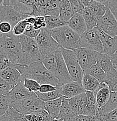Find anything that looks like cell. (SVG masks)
Returning a JSON list of instances; mask_svg holds the SVG:
<instances>
[{"instance_id": "obj_1", "label": "cell", "mask_w": 117, "mask_h": 121, "mask_svg": "<svg viewBox=\"0 0 117 121\" xmlns=\"http://www.w3.org/2000/svg\"><path fill=\"white\" fill-rule=\"evenodd\" d=\"M16 69L22 75V80L31 79L36 80L39 84H50L54 86L60 85L58 79L45 67L42 61H38L27 66L16 65Z\"/></svg>"}, {"instance_id": "obj_2", "label": "cell", "mask_w": 117, "mask_h": 121, "mask_svg": "<svg viewBox=\"0 0 117 121\" xmlns=\"http://www.w3.org/2000/svg\"><path fill=\"white\" fill-rule=\"evenodd\" d=\"M42 62L45 67L58 79L60 84L72 82L61 52V48L43 58Z\"/></svg>"}, {"instance_id": "obj_3", "label": "cell", "mask_w": 117, "mask_h": 121, "mask_svg": "<svg viewBox=\"0 0 117 121\" xmlns=\"http://www.w3.org/2000/svg\"><path fill=\"white\" fill-rule=\"evenodd\" d=\"M52 37L61 47L69 50L80 48V36L68 25L50 30Z\"/></svg>"}, {"instance_id": "obj_4", "label": "cell", "mask_w": 117, "mask_h": 121, "mask_svg": "<svg viewBox=\"0 0 117 121\" xmlns=\"http://www.w3.org/2000/svg\"><path fill=\"white\" fill-rule=\"evenodd\" d=\"M0 49L7 55L15 66L19 65L22 55L19 36H15L12 33L1 35Z\"/></svg>"}, {"instance_id": "obj_5", "label": "cell", "mask_w": 117, "mask_h": 121, "mask_svg": "<svg viewBox=\"0 0 117 121\" xmlns=\"http://www.w3.org/2000/svg\"><path fill=\"white\" fill-rule=\"evenodd\" d=\"M22 46V55L19 64L17 65L27 66L38 61H42L43 57L39 50L36 39L25 35L19 36Z\"/></svg>"}, {"instance_id": "obj_6", "label": "cell", "mask_w": 117, "mask_h": 121, "mask_svg": "<svg viewBox=\"0 0 117 121\" xmlns=\"http://www.w3.org/2000/svg\"><path fill=\"white\" fill-rule=\"evenodd\" d=\"M10 107L23 114H31L45 110L46 103L41 100L35 93L30 97L11 103Z\"/></svg>"}, {"instance_id": "obj_7", "label": "cell", "mask_w": 117, "mask_h": 121, "mask_svg": "<svg viewBox=\"0 0 117 121\" xmlns=\"http://www.w3.org/2000/svg\"><path fill=\"white\" fill-rule=\"evenodd\" d=\"M61 51L72 80L82 84L84 72L79 64L76 53L74 50L61 47Z\"/></svg>"}, {"instance_id": "obj_8", "label": "cell", "mask_w": 117, "mask_h": 121, "mask_svg": "<svg viewBox=\"0 0 117 121\" xmlns=\"http://www.w3.org/2000/svg\"><path fill=\"white\" fill-rule=\"evenodd\" d=\"M39 50L43 58L61 48L60 45L52 37L50 30L43 28L36 38Z\"/></svg>"}, {"instance_id": "obj_9", "label": "cell", "mask_w": 117, "mask_h": 121, "mask_svg": "<svg viewBox=\"0 0 117 121\" xmlns=\"http://www.w3.org/2000/svg\"><path fill=\"white\" fill-rule=\"evenodd\" d=\"M76 53L77 59L83 71L86 73L89 68L95 65L100 53L86 48H79L74 50Z\"/></svg>"}, {"instance_id": "obj_10", "label": "cell", "mask_w": 117, "mask_h": 121, "mask_svg": "<svg viewBox=\"0 0 117 121\" xmlns=\"http://www.w3.org/2000/svg\"><path fill=\"white\" fill-rule=\"evenodd\" d=\"M80 48H86L99 53H103V45L94 29L87 30L80 35Z\"/></svg>"}, {"instance_id": "obj_11", "label": "cell", "mask_w": 117, "mask_h": 121, "mask_svg": "<svg viewBox=\"0 0 117 121\" xmlns=\"http://www.w3.org/2000/svg\"><path fill=\"white\" fill-rule=\"evenodd\" d=\"M29 16L19 13L10 5L0 6V22H9L12 25L13 29L16 24L26 19Z\"/></svg>"}, {"instance_id": "obj_12", "label": "cell", "mask_w": 117, "mask_h": 121, "mask_svg": "<svg viewBox=\"0 0 117 121\" xmlns=\"http://www.w3.org/2000/svg\"><path fill=\"white\" fill-rule=\"evenodd\" d=\"M97 26L111 37H117V20L108 7Z\"/></svg>"}, {"instance_id": "obj_13", "label": "cell", "mask_w": 117, "mask_h": 121, "mask_svg": "<svg viewBox=\"0 0 117 121\" xmlns=\"http://www.w3.org/2000/svg\"><path fill=\"white\" fill-rule=\"evenodd\" d=\"M103 45V53L109 56L117 51V37H111L105 33L99 26L94 28Z\"/></svg>"}, {"instance_id": "obj_14", "label": "cell", "mask_w": 117, "mask_h": 121, "mask_svg": "<svg viewBox=\"0 0 117 121\" xmlns=\"http://www.w3.org/2000/svg\"><path fill=\"white\" fill-rule=\"evenodd\" d=\"M56 88L60 91L62 97L68 99L86 92L81 83L74 81L60 84L56 86Z\"/></svg>"}, {"instance_id": "obj_15", "label": "cell", "mask_w": 117, "mask_h": 121, "mask_svg": "<svg viewBox=\"0 0 117 121\" xmlns=\"http://www.w3.org/2000/svg\"><path fill=\"white\" fill-rule=\"evenodd\" d=\"M35 94V92L30 91L26 89L24 86L23 82H21L16 84L13 87V89L10 91L7 95L9 104L22 100L26 98H29Z\"/></svg>"}, {"instance_id": "obj_16", "label": "cell", "mask_w": 117, "mask_h": 121, "mask_svg": "<svg viewBox=\"0 0 117 121\" xmlns=\"http://www.w3.org/2000/svg\"><path fill=\"white\" fill-rule=\"evenodd\" d=\"M69 103L75 115H84L87 106V95L86 93L69 98Z\"/></svg>"}, {"instance_id": "obj_17", "label": "cell", "mask_w": 117, "mask_h": 121, "mask_svg": "<svg viewBox=\"0 0 117 121\" xmlns=\"http://www.w3.org/2000/svg\"><path fill=\"white\" fill-rule=\"evenodd\" d=\"M0 76L13 87L22 81V75L15 66H9L1 71Z\"/></svg>"}, {"instance_id": "obj_18", "label": "cell", "mask_w": 117, "mask_h": 121, "mask_svg": "<svg viewBox=\"0 0 117 121\" xmlns=\"http://www.w3.org/2000/svg\"><path fill=\"white\" fill-rule=\"evenodd\" d=\"M67 25L80 36L87 30L86 22L82 13H75L67 22Z\"/></svg>"}, {"instance_id": "obj_19", "label": "cell", "mask_w": 117, "mask_h": 121, "mask_svg": "<svg viewBox=\"0 0 117 121\" xmlns=\"http://www.w3.org/2000/svg\"><path fill=\"white\" fill-rule=\"evenodd\" d=\"M95 94L98 110L107 103L110 97L111 91L105 83L100 84V86L97 90L94 92Z\"/></svg>"}, {"instance_id": "obj_20", "label": "cell", "mask_w": 117, "mask_h": 121, "mask_svg": "<svg viewBox=\"0 0 117 121\" xmlns=\"http://www.w3.org/2000/svg\"><path fill=\"white\" fill-rule=\"evenodd\" d=\"M62 103V97L46 103V110L48 112L51 118L54 120L58 119Z\"/></svg>"}, {"instance_id": "obj_21", "label": "cell", "mask_w": 117, "mask_h": 121, "mask_svg": "<svg viewBox=\"0 0 117 121\" xmlns=\"http://www.w3.org/2000/svg\"><path fill=\"white\" fill-rule=\"evenodd\" d=\"M117 108V92L111 91L110 97L107 103L97 111L96 118H98L101 116L114 110Z\"/></svg>"}, {"instance_id": "obj_22", "label": "cell", "mask_w": 117, "mask_h": 121, "mask_svg": "<svg viewBox=\"0 0 117 121\" xmlns=\"http://www.w3.org/2000/svg\"><path fill=\"white\" fill-rule=\"evenodd\" d=\"M87 106L85 112V115L95 117L98 111L95 94L94 92L86 91Z\"/></svg>"}, {"instance_id": "obj_23", "label": "cell", "mask_w": 117, "mask_h": 121, "mask_svg": "<svg viewBox=\"0 0 117 121\" xmlns=\"http://www.w3.org/2000/svg\"><path fill=\"white\" fill-rule=\"evenodd\" d=\"M100 83L96 79L89 74L85 73L82 80V84L86 91L95 92L99 89Z\"/></svg>"}, {"instance_id": "obj_24", "label": "cell", "mask_w": 117, "mask_h": 121, "mask_svg": "<svg viewBox=\"0 0 117 121\" xmlns=\"http://www.w3.org/2000/svg\"><path fill=\"white\" fill-rule=\"evenodd\" d=\"M75 117L76 116L70 107L69 99L62 97V103L58 119H62L63 121H70Z\"/></svg>"}, {"instance_id": "obj_25", "label": "cell", "mask_w": 117, "mask_h": 121, "mask_svg": "<svg viewBox=\"0 0 117 121\" xmlns=\"http://www.w3.org/2000/svg\"><path fill=\"white\" fill-rule=\"evenodd\" d=\"M74 15L70 2L68 0H62L59 6V17L67 23Z\"/></svg>"}, {"instance_id": "obj_26", "label": "cell", "mask_w": 117, "mask_h": 121, "mask_svg": "<svg viewBox=\"0 0 117 121\" xmlns=\"http://www.w3.org/2000/svg\"><path fill=\"white\" fill-rule=\"evenodd\" d=\"M9 5L11 6L13 9L22 14L27 16H33L35 7L30 5H27L22 2H18L16 0H10Z\"/></svg>"}, {"instance_id": "obj_27", "label": "cell", "mask_w": 117, "mask_h": 121, "mask_svg": "<svg viewBox=\"0 0 117 121\" xmlns=\"http://www.w3.org/2000/svg\"><path fill=\"white\" fill-rule=\"evenodd\" d=\"M82 15L86 22L87 30L93 29L98 26L99 21L89 7L84 8Z\"/></svg>"}, {"instance_id": "obj_28", "label": "cell", "mask_w": 117, "mask_h": 121, "mask_svg": "<svg viewBox=\"0 0 117 121\" xmlns=\"http://www.w3.org/2000/svg\"><path fill=\"white\" fill-rule=\"evenodd\" d=\"M0 121H27L25 115L21 113L14 108L9 107L6 113L0 118Z\"/></svg>"}, {"instance_id": "obj_29", "label": "cell", "mask_w": 117, "mask_h": 121, "mask_svg": "<svg viewBox=\"0 0 117 121\" xmlns=\"http://www.w3.org/2000/svg\"><path fill=\"white\" fill-rule=\"evenodd\" d=\"M96 64L106 73H108L114 68V64L110 56L105 53H100Z\"/></svg>"}, {"instance_id": "obj_30", "label": "cell", "mask_w": 117, "mask_h": 121, "mask_svg": "<svg viewBox=\"0 0 117 121\" xmlns=\"http://www.w3.org/2000/svg\"><path fill=\"white\" fill-rule=\"evenodd\" d=\"M62 0H46L45 16H59V6Z\"/></svg>"}, {"instance_id": "obj_31", "label": "cell", "mask_w": 117, "mask_h": 121, "mask_svg": "<svg viewBox=\"0 0 117 121\" xmlns=\"http://www.w3.org/2000/svg\"><path fill=\"white\" fill-rule=\"evenodd\" d=\"M104 83L107 85L111 91L117 92V70L114 68V66L107 73Z\"/></svg>"}, {"instance_id": "obj_32", "label": "cell", "mask_w": 117, "mask_h": 121, "mask_svg": "<svg viewBox=\"0 0 117 121\" xmlns=\"http://www.w3.org/2000/svg\"><path fill=\"white\" fill-rule=\"evenodd\" d=\"M46 23V29L51 30L67 25V23L62 21L59 16H44Z\"/></svg>"}, {"instance_id": "obj_33", "label": "cell", "mask_w": 117, "mask_h": 121, "mask_svg": "<svg viewBox=\"0 0 117 121\" xmlns=\"http://www.w3.org/2000/svg\"><path fill=\"white\" fill-rule=\"evenodd\" d=\"M88 7L93 12L99 21H100L101 17L104 16L108 8V7L105 6V5L94 0L89 4Z\"/></svg>"}, {"instance_id": "obj_34", "label": "cell", "mask_w": 117, "mask_h": 121, "mask_svg": "<svg viewBox=\"0 0 117 121\" xmlns=\"http://www.w3.org/2000/svg\"><path fill=\"white\" fill-rule=\"evenodd\" d=\"M86 73L92 76L95 79H96L100 83L104 82L107 73L97 64L94 65L89 70L86 72Z\"/></svg>"}, {"instance_id": "obj_35", "label": "cell", "mask_w": 117, "mask_h": 121, "mask_svg": "<svg viewBox=\"0 0 117 121\" xmlns=\"http://www.w3.org/2000/svg\"><path fill=\"white\" fill-rule=\"evenodd\" d=\"M35 93H36L37 97L41 100L45 102V103L48 101H50L54 100V99H56L57 98H59L62 97L60 91L58 90V89H56V90L55 91L48 92V93H40V91H37L35 92Z\"/></svg>"}, {"instance_id": "obj_36", "label": "cell", "mask_w": 117, "mask_h": 121, "mask_svg": "<svg viewBox=\"0 0 117 121\" xmlns=\"http://www.w3.org/2000/svg\"><path fill=\"white\" fill-rule=\"evenodd\" d=\"M22 82L25 87L30 91L35 93L39 91L40 84L36 80L31 79H25L22 80Z\"/></svg>"}, {"instance_id": "obj_37", "label": "cell", "mask_w": 117, "mask_h": 121, "mask_svg": "<svg viewBox=\"0 0 117 121\" xmlns=\"http://www.w3.org/2000/svg\"><path fill=\"white\" fill-rule=\"evenodd\" d=\"M15 66L5 54L0 49V72L6 68Z\"/></svg>"}, {"instance_id": "obj_38", "label": "cell", "mask_w": 117, "mask_h": 121, "mask_svg": "<svg viewBox=\"0 0 117 121\" xmlns=\"http://www.w3.org/2000/svg\"><path fill=\"white\" fill-rule=\"evenodd\" d=\"M28 24L26 19L21 21L18 23L16 24L13 27L12 33L16 36H20L21 35H23L26 28V26Z\"/></svg>"}, {"instance_id": "obj_39", "label": "cell", "mask_w": 117, "mask_h": 121, "mask_svg": "<svg viewBox=\"0 0 117 121\" xmlns=\"http://www.w3.org/2000/svg\"><path fill=\"white\" fill-rule=\"evenodd\" d=\"M10 107L7 95H0V118L6 113Z\"/></svg>"}, {"instance_id": "obj_40", "label": "cell", "mask_w": 117, "mask_h": 121, "mask_svg": "<svg viewBox=\"0 0 117 121\" xmlns=\"http://www.w3.org/2000/svg\"><path fill=\"white\" fill-rule=\"evenodd\" d=\"M13 86L0 76V95H7Z\"/></svg>"}, {"instance_id": "obj_41", "label": "cell", "mask_w": 117, "mask_h": 121, "mask_svg": "<svg viewBox=\"0 0 117 121\" xmlns=\"http://www.w3.org/2000/svg\"><path fill=\"white\" fill-rule=\"evenodd\" d=\"M97 119V121H117V108Z\"/></svg>"}, {"instance_id": "obj_42", "label": "cell", "mask_w": 117, "mask_h": 121, "mask_svg": "<svg viewBox=\"0 0 117 121\" xmlns=\"http://www.w3.org/2000/svg\"><path fill=\"white\" fill-rule=\"evenodd\" d=\"M41 30H36L33 27L32 25L28 24L26 26V28L25 29V32L23 35L25 36H27L29 37L32 38V39H35L37 37L39 34L40 33Z\"/></svg>"}, {"instance_id": "obj_43", "label": "cell", "mask_w": 117, "mask_h": 121, "mask_svg": "<svg viewBox=\"0 0 117 121\" xmlns=\"http://www.w3.org/2000/svg\"><path fill=\"white\" fill-rule=\"evenodd\" d=\"M13 27L9 22H0V34L1 35H8L12 33Z\"/></svg>"}, {"instance_id": "obj_44", "label": "cell", "mask_w": 117, "mask_h": 121, "mask_svg": "<svg viewBox=\"0 0 117 121\" xmlns=\"http://www.w3.org/2000/svg\"><path fill=\"white\" fill-rule=\"evenodd\" d=\"M34 28L36 30H41L46 27V23L44 16H36V21L33 25Z\"/></svg>"}, {"instance_id": "obj_45", "label": "cell", "mask_w": 117, "mask_h": 121, "mask_svg": "<svg viewBox=\"0 0 117 121\" xmlns=\"http://www.w3.org/2000/svg\"><path fill=\"white\" fill-rule=\"evenodd\" d=\"M70 121H97L96 117L80 115L75 117Z\"/></svg>"}, {"instance_id": "obj_46", "label": "cell", "mask_w": 117, "mask_h": 121, "mask_svg": "<svg viewBox=\"0 0 117 121\" xmlns=\"http://www.w3.org/2000/svg\"><path fill=\"white\" fill-rule=\"evenodd\" d=\"M57 88L56 87L54 86L51 85L50 84H43L40 85V89H39V91L40 93H48V92L53 91L56 90Z\"/></svg>"}, {"instance_id": "obj_47", "label": "cell", "mask_w": 117, "mask_h": 121, "mask_svg": "<svg viewBox=\"0 0 117 121\" xmlns=\"http://www.w3.org/2000/svg\"><path fill=\"white\" fill-rule=\"evenodd\" d=\"M25 118L27 121H44L43 117L37 113L25 115Z\"/></svg>"}, {"instance_id": "obj_48", "label": "cell", "mask_w": 117, "mask_h": 121, "mask_svg": "<svg viewBox=\"0 0 117 121\" xmlns=\"http://www.w3.org/2000/svg\"><path fill=\"white\" fill-rule=\"evenodd\" d=\"M108 7L111 10L117 20V1L116 0H110Z\"/></svg>"}, {"instance_id": "obj_49", "label": "cell", "mask_w": 117, "mask_h": 121, "mask_svg": "<svg viewBox=\"0 0 117 121\" xmlns=\"http://www.w3.org/2000/svg\"><path fill=\"white\" fill-rule=\"evenodd\" d=\"M38 114L41 115V117L43 118L44 121H56V120H54V119H52L51 117V116L50 115L48 112L45 109V110L41 111H39L38 112H36Z\"/></svg>"}, {"instance_id": "obj_50", "label": "cell", "mask_w": 117, "mask_h": 121, "mask_svg": "<svg viewBox=\"0 0 117 121\" xmlns=\"http://www.w3.org/2000/svg\"><path fill=\"white\" fill-rule=\"evenodd\" d=\"M18 2H22L23 4H25L27 5H33L34 1L35 0H16Z\"/></svg>"}, {"instance_id": "obj_51", "label": "cell", "mask_w": 117, "mask_h": 121, "mask_svg": "<svg viewBox=\"0 0 117 121\" xmlns=\"http://www.w3.org/2000/svg\"><path fill=\"white\" fill-rule=\"evenodd\" d=\"M80 2H81L82 4L85 7H87L89 5L90 3L92 2L93 0H79Z\"/></svg>"}, {"instance_id": "obj_52", "label": "cell", "mask_w": 117, "mask_h": 121, "mask_svg": "<svg viewBox=\"0 0 117 121\" xmlns=\"http://www.w3.org/2000/svg\"><path fill=\"white\" fill-rule=\"evenodd\" d=\"M110 58L113 61V64H117V51L114 53L113 55H112L111 56H110Z\"/></svg>"}, {"instance_id": "obj_53", "label": "cell", "mask_w": 117, "mask_h": 121, "mask_svg": "<svg viewBox=\"0 0 117 121\" xmlns=\"http://www.w3.org/2000/svg\"><path fill=\"white\" fill-rule=\"evenodd\" d=\"M4 1V0H0V6L3 5Z\"/></svg>"}, {"instance_id": "obj_54", "label": "cell", "mask_w": 117, "mask_h": 121, "mask_svg": "<svg viewBox=\"0 0 117 121\" xmlns=\"http://www.w3.org/2000/svg\"><path fill=\"white\" fill-rule=\"evenodd\" d=\"M114 68H115L117 70V64H114Z\"/></svg>"}, {"instance_id": "obj_55", "label": "cell", "mask_w": 117, "mask_h": 121, "mask_svg": "<svg viewBox=\"0 0 117 121\" xmlns=\"http://www.w3.org/2000/svg\"><path fill=\"white\" fill-rule=\"evenodd\" d=\"M56 121H63V119H58V120H56Z\"/></svg>"}, {"instance_id": "obj_56", "label": "cell", "mask_w": 117, "mask_h": 121, "mask_svg": "<svg viewBox=\"0 0 117 121\" xmlns=\"http://www.w3.org/2000/svg\"><path fill=\"white\" fill-rule=\"evenodd\" d=\"M116 1H117V0H116Z\"/></svg>"}, {"instance_id": "obj_57", "label": "cell", "mask_w": 117, "mask_h": 121, "mask_svg": "<svg viewBox=\"0 0 117 121\" xmlns=\"http://www.w3.org/2000/svg\"><path fill=\"white\" fill-rule=\"evenodd\" d=\"M0 35H1V34H0Z\"/></svg>"}, {"instance_id": "obj_58", "label": "cell", "mask_w": 117, "mask_h": 121, "mask_svg": "<svg viewBox=\"0 0 117 121\" xmlns=\"http://www.w3.org/2000/svg\"></svg>"}]
</instances>
